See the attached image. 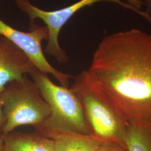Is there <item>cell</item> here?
I'll use <instances>...</instances> for the list:
<instances>
[{"mask_svg": "<svg viewBox=\"0 0 151 151\" xmlns=\"http://www.w3.org/2000/svg\"><path fill=\"white\" fill-rule=\"evenodd\" d=\"M87 72L130 125L151 127V34L139 29L110 34Z\"/></svg>", "mask_w": 151, "mask_h": 151, "instance_id": "1", "label": "cell"}, {"mask_svg": "<svg viewBox=\"0 0 151 151\" xmlns=\"http://www.w3.org/2000/svg\"><path fill=\"white\" fill-rule=\"evenodd\" d=\"M70 88L80 102L89 135L101 143H115L127 148L129 124L87 70L74 77Z\"/></svg>", "mask_w": 151, "mask_h": 151, "instance_id": "2", "label": "cell"}, {"mask_svg": "<svg viewBox=\"0 0 151 151\" xmlns=\"http://www.w3.org/2000/svg\"><path fill=\"white\" fill-rule=\"evenodd\" d=\"M30 76L51 110L50 116L35 128V132L51 139L68 132L89 135L81 104L73 92L55 84L48 74L35 67Z\"/></svg>", "mask_w": 151, "mask_h": 151, "instance_id": "3", "label": "cell"}, {"mask_svg": "<svg viewBox=\"0 0 151 151\" xmlns=\"http://www.w3.org/2000/svg\"><path fill=\"white\" fill-rule=\"evenodd\" d=\"M6 118L4 135L17 128L30 125L35 128L48 118L51 110L35 83L27 75L6 85L0 93Z\"/></svg>", "mask_w": 151, "mask_h": 151, "instance_id": "4", "label": "cell"}, {"mask_svg": "<svg viewBox=\"0 0 151 151\" xmlns=\"http://www.w3.org/2000/svg\"><path fill=\"white\" fill-rule=\"evenodd\" d=\"M14 1L19 9L29 16L31 25L34 24V22L37 19H41L46 24L48 30L49 37L44 52L49 55L53 56L60 63H67L68 58L58 42L60 32L70 17L82 9L92 5L96 2L106 1L117 4L125 9L134 11L144 18L147 16L145 11L137 10L121 0H80L68 7L50 11H45L32 5L29 0Z\"/></svg>", "mask_w": 151, "mask_h": 151, "instance_id": "5", "label": "cell"}, {"mask_svg": "<svg viewBox=\"0 0 151 151\" xmlns=\"http://www.w3.org/2000/svg\"><path fill=\"white\" fill-rule=\"evenodd\" d=\"M30 27V32H23L11 27L0 19V34L9 39L20 49L35 68L53 76L60 85L68 88L70 80L73 76L55 69L49 63L44 54L42 43L43 40L48 41L47 27L34 24Z\"/></svg>", "mask_w": 151, "mask_h": 151, "instance_id": "6", "label": "cell"}, {"mask_svg": "<svg viewBox=\"0 0 151 151\" xmlns=\"http://www.w3.org/2000/svg\"><path fill=\"white\" fill-rule=\"evenodd\" d=\"M34 67L20 49L0 34V93L9 83L30 75Z\"/></svg>", "mask_w": 151, "mask_h": 151, "instance_id": "7", "label": "cell"}, {"mask_svg": "<svg viewBox=\"0 0 151 151\" xmlns=\"http://www.w3.org/2000/svg\"><path fill=\"white\" fill-rule=\"evenodd\" d=\"M2 151H55L54 141L37 132H12L4 137Z\"/></svg>", "mask_w": 151, "mask_h": 151, "instance_id": "8", "label": "cell"}, {"mask_svg": "<svg viewBox=\"0 0 151 151\" xmlns=\"http://www.w3.org/2000/svg\"><path fill=\"white\" fill-rule=\"evenodd\" d=\"M52 139L55 151H95L101 143L91 135L75 132L60 133Z\"/></svg>", "mask_w": 151, "mask_h": 151, "instance_id": "9", "label": "cell"}, {"mask_svg": "<svg viewBox=\"0 0 151 151\" xmlns=\"http://www.w3.org/2000/svg\"><path fill=\"white\" fill-rule=\"evenodd\" d=\"M127 147L128 151H151V127L130 125Z\"/></svg>", "mask_w": 151, "mask_h": 151, "instance_id": "10", "label": "cell"}, {"mask_svg": "<svg viewBox=\"0 0 151 151\" xmlns=\"http://www.w3.org/2000/svg\"><path fill=\"white\" fill-rule=\"evenodd\" d=\"M95 151H128L127 148L115 143H101Z\"/></svg>", "mask_w": 151, "mask_h": 151, "instance_id": "11", "label": "cell"}, {"mask_svg": "<svg viewBox=\"0 0 151 151\" xmlns=\"http://www.w3.org/2000/svg\"><path fill=\"white\" fill-rule=\"evenodd\" d=\"M126 3L131 6L132 7L137 10H141V9L143 6H144V3L142 0H125Z\"/></svg>", "mask_w": 151, "mask_h": 151, "instance_id": "12", "label": "cell"}, {"mask_svg": "<svg viewBox=\"0 0 151 151\" xmlns=\"http://www.w3.org/2000/svg\"><path fill=\"white\" fill-rule=\"evenodd\" d=\"M6 123V118L4 111L2 100L0 99V132H2Z\"/></svg>", "mask_w": 151, "mask_h": 151, "instance_id": "13", "label": "cell"}, {"mask_svg": "<svg viewBox=\"0 0 151 151\" xmlns=\"http://www.w3.org/2000/svg\"><path fill=\"white\" fill-rule=\"evenodd\" d=\"M144 6H145V12L151 16V0H142Z\"/></svg>", "mask_w": 151, "mask_h": 151, "instance_id": "14", "label": "cell"}, {"mask_svg": "<svg viewBox=\"0 0 151 151\" xmlns=\"http://www.w3.org/2000/svg\"><path fill=\"white\" fill-rule=\"evenodd\" d=\"M4 137H5V135L3 134L2 132H0V151H2V150Z\"/></svg>", "mask_w": 151, "mask_h": 151, "instance_id": "15", "label": "cell"}]
</instances>
